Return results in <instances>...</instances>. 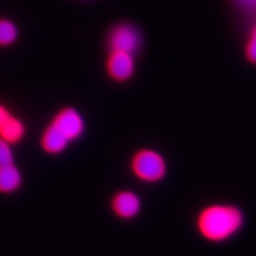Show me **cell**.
Returning a JSON list of instances; mask_svg holds the SVG:
<instances>
[{
    "mask_svg": "<svg viewBox=\"0 0 256 256\" xmlns=\"http://www.w3.org/2000/svg\"><path fill=\"white\" fill-rule=\"evenodd\" d=\"M251 38L256 40V25L254 26V28L252 29V34H251Z\"/></svg>",
    "mask_w": 256,
    "mask_h": 256,
    "instance_id": "14",
    "label": "cell"
},
{
    "mask_svg": "<svg viewBox=\"0 0 256 256\" xmlns=\"http://www.w3.org/2000/svg\"><path fill=\"white\" fill-rule=\"evenodd\" d=\"M70 140L48 123L40 136V148L45 154L50 156H58L64 153L70 146Z\"/></svg>",
    "mask_w": 256,
    "mask_h": 256,
    "instance_id": "7",
    "label": "cell"
},
{
    "mask_svg": "<svg viewBox=\"0 0 256 256\" xmlns=\"http://www.w3.org/2000/svg\"><path fill=\"white\" fill-rule=\"evenodd\" d=\"M12 114V111L8 108L4 104L0 102V126L2 125V123L6 121V120L9 118Z\"/></svg>",
    "mask_w": 256,
    "mask_h": 256,
    "instance_id": "13",
    "label": "cell"
},
{
    "mask_svg": "<svg viewBox=\"0 0 256 256\" xmlns=\"http://www.w3.org/2000/svg\"><path fill=\"white\" fill-rule=\"evenodd\" d=\"M26 134L27 126L25 122L13 114L0 126V138L12 144V146L20 143L25 139Z\"/></svg>",
    "mask_w": 256,
    "mask_h": 256,
    "instance_id": "9",
    "label": "cell"
},
{
    "mask_svg": "<svg viewBox=\"0 0 256 256\" xmlns=\"http://www.w3.org/2000/svg\"><path fill=\"white\" fill-rule=\"evenodd\" d=\"M15 162L13 146L0 138V166Z\"/></svg>",
    "mask_w": 256,
    "mask_h": 256,
    "instance_id": "11",
    "label": "cell"
},
{
    "mask_svg": "<svg viewBox=\"0 0 256 256\" xmlns=\"http://www.w3.org/2000/svg\"><path fill=\"white\" fill-rule=\"evenodd\" d=\"M50 124L52 125L73 143L82 137L86 132V120L78 109L66 106L59 109L52 116Z\"/></svg>",
    "mask_w": 256,
    "mask_h": 256,
    "instance_id": "3",
    "label": "cell"
},
{
    "mask_svg": "<svg viewBox=\"0 0 256 256\" xmlns=\"http://www.w3.org/2000/svg\"><path fill=\"white\" fill-rule=\"evenodd\" d=\"M18 28L11 20L0 18V47H8L18 38Z\"/></svg>",
    "mask_w": 256,
    "mask_h": 256,
    "instance_id": "10",
    "label": "cell"
},
{
    "mask_svg": "<svg viewBox=\"0 0 256 256\" xmlns=\"http://www.w3.org/2000/svg\"><path fill=\"white\" fill-rule=\"evenodd\" d=\"M134 54L122 52H109L106 60L107 75L116 82H126L136 73Z\"/></svg>",
    "mask_w": 256,
    "mask_h": 256,
    "instance_id": "6",
    "label": "cell"
},
{
    "mask_svg": "<svg viewBox=\"0 0 256 256\" xmlns=\"http://www.w3.org/2000/svg\"><path fill=\"white\" fill-rule=\"evenodd\" d=\"M107 44L109 52H122L136 56L141 46V36L137 27L121 22L111 29Z\"/></svg>",
    "mask_w": 256,
    "mask_h": 256,
    "instance_id": "4",
    "label": "cell"
},
{
    "mask_svg": "<svg viewBox=\"0 0 256 256\" xmlns=\"http://www.w3.org/2000/svg\"><path fill=\"white\" fill-rule=\"evenodd\" d=\"M246 59L252 63L256 64V40L250 38L246 45Z\"/></svg>",
    "mask_w": 256,
    "mask_h": 256,
    "instance_id": "12",
    "label": "cell"
},
{
    "mask_svg": "<svg viewBox=\"0 0 256 256\" xmlns=\"http://www.w3.org/2000/svg\"><path fill=\"white\" fill-rule=\"evenodd\" d=\"M244 223V216L232 205H210L198 212L196 228L203 238L212 242H224L234 236Z\"/></svg>",
    "mask_w": 256,
    "mask_h": 256,
    "instance_id": "1",
    "label": "cell"
},
{
    "mask_svg": "<svg viewBox=\"0 0 256 256\" xmlns=\"http://www.w3.org/2000/svg\"><path fill=\"white\" fill-rule=\"evenodd\" d=\"M140 196L130 189H121L114 192L110 200V210L116 218L132 220L137 218L142 210Z\"/></svg>",
    "mask_w": 256,
    "mask_h": 256,
    "instance_id": "5",
    "label": "cell"
},
{
    "mask_svg": "<svg viewBox=\"0 0 256 256\" xmlns=\"http://www.w3.org/2000/svg\"><path fill=\"white\" fill-rule=\"evenodd\" d=\"M130 170L134 178L141 182L157 184L166 178L168 164L164 156L157 150L142 148L132 155Z\"/></svg>",
    "mask_w": 256,
    "mask_h": 256,
    "instance_id": "2",
    "label": "cell"
},
{
    "mask_svg": "<svg viewBox=\"0 0 256 256\" xmlns=\"http://www.w3.org/2000/svg\"><path fill=\"white\" fill-rule=\"evenodd\" d=\"M22 182V173L15 162L0 166V194H15L20 189Z\"/></svg>",
    "mask_w": 256,
    "mask_h": 256,
    "instance_id": "8",
    "label": "cell"
}]
</instances>
